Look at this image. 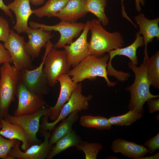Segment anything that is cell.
I'll return each mask as SVG.
<instances>
[{
	"instance_id": "603a6c76",
	"label": "cell",
	"mask_w": 159,
	"mask_h": 159,
	"mask_svg": "<svg viewBox=\"0 0 159 159\" xmlns=\"http://www.w3.org/2000/svg\"><path fill=\"white\" fill-rule=\"evenodd\" d=\"M81 138L72 130L58 140L49 153L47 159H52L65 150L72 147H76L82 141Z\"/></svg>"
},
{
	"instance_id": "7402d4cb",
	"label": "cell",
	"mask_w": 159,
	"mask_h": 159,
	"mask_svg": "<svg viewBox=\"0 0 159 159\" xmlns=\"http://www.w3.org/2000/svg\"><path fill=\"white\" fill-rule=\"evenodd\" d=\"M78 111H75L68 115L67 117L62 120L61 123L53 129L49 138V143H55L58 140L72 130L73 125L79 118Z\"/></svg>"
},
{
	"instance_id": "7c38bea8",
	"label": "cell",
	"mask_w": 159,
	"mask_h": 159,
	"mask_svg": "<svg viewBox=\"0 0 159 159\" xmlns=\"http://www.w3.org/2000/svg\"><path fill=\"white\" fill-rule=\"evenodd\" d=\"M16 96L18 99V104L14 111L15 116L32 114L42 106L47 105L43 95L31 92L21 81Z\"/></svg>"
},
{
	"instance_id": "d4e9b609",
	"label": "cell",
	"mask_w": 159,
	"mask_h": 159,
	"mask_svg": "<svg viewBox=\"0 0 159 159\" xmlns=\"http://www.w3.org/2000/svg\"><path fill=\"white\" fill-rule=\"evenodd\" d=\"M107 2L106 0H86L85 5L86 11L94 14L104 26L107 25L109 22L105 12Z\"/></svg>"
},
{
	"instance_id": "52a82bcc",
	"label": "cell",
	"mask_w": 159,
	"mask_h": 159,
	"mask_svg": "<svg viewBox=\"0 0 159 159\" xmlns=\"http://www.w3.org/2000/svg\"><path fill=\"white\" fill-rule=\"evenodd\" d=\"M50 112L49 107L44 106L32 114L15 116L8 114L3 118L11 123L20 126L24 130L30 146L41 143V141L36 136L39 127L40 119L42 116L45 115L49 117Z\"/></svg>"
},
{
	"instance_id": "5bb4252c",
	"label": "cell",
	"mask_w": 159,
	"mask_h": 159,
	"mask_svg": "<svg viewBox=\"0 0 159 159\" xmlns=\"http://www.w3.org/2000/svg\"><path fill=\"white\" fill-rule=\"evenodd\" d=\"M51 32H47L40 28L29 27L26 33L29 40L24 45L25 51L31 58L38 57L42 48L45 47L48 42L53 37Z\"/></svg>"
},
{
	"instance_id": "d6a6232c",
	"label": "cell",
	"mask_w": 159,
	"mask_h": 159,
	"mask_svg": "<svg viewBox=\"0 0 159 159\" xmlns=\"http://www.w3.org/2000/svg\"><path fill=\"white\" fill-rule=\"evenodd\" d=\"M7 62L13 63L9 52L0 42V64Z\"/></svg>"
},
{
	"instance_id": "836d02e7",
	"label": "cell",
	"mask_w": 159,
	"mask_h": 159,
	"mask_svg": "<svg viewBox=\"0 0 159 159\" xmlns=\"http://www.w3.org/2000/svg\"><path fill=\"white\" fill-rule=\"evenodd\" d=\"M146 102L149 108V112L152 113L159 111V97L149 99L146 101Z\"/></svg>"
},
{
	"instance_id": "8992f818",
	"label": "cell",
	"mask_w": 159,
	"mask_h": 159,
	"mask_svg": "<svg viewBox=\"0 0 159 159\" xmlns=\"http://www.w3.org/2000/svg\"><path fill=\"white\" fill-rule=\"evenodd\" d=\"M82 85L81 82L78 83L77 87L73 91L69 100L64 105L58 118L52 122H49V116H43L42 119L40 127L42 130H46L51 132L59 122L63 120L71 113L75 111H81L88 109V102L91 100L92 96L90 95L85 96L82 95Z\"/></svg>"
},
{
	"instance_id": "ba28073f",
	"label": "cell",
	"mask_w": 159,
	"mask_h": 159,
	"mask_svg": "<svg viewBox=\"0 0 159 159\" xmlns=\"http://www.w3.org/2000/svg\"><path fill=\"white\" fill-rule=\"evenodd\" d=\"M30 26L33 28H40L47 32L58 31L60 34V38L53 47L57 49L64 48L67 44L69 45L73 39L79 36L84 29L85 23L82 22L69 23L61 21L52 26L39 24L33 21L29 22Z\"/></svg>"
},
{
	"instance_id": "ffe728a7",
	"label": "cell",
	"mask_w": 159,
	"mask_h": 159,
	"mask_svg": "<svg viewBox=\"0 0 159 159\" xmlns=\"http://www.w3.org/2000/svg\"><path fill=\"white\" fill-rule=\"evenodd\" d=\"M86 0H69L54 17L62 21L75 23L88 13L85 10Z\"/></svg>"
},
{
	"instance_id": "8fae6325",
	"label": "cell",
	"mask_w": 159,
	"mask_h": 159,
	"mask_svg": "<svg viewBox=\"0 0 159 159\" xmlns=\"http://www.w3.org/2000/svg\"><path fill=\"white\" fill-rule=\"evenodd\" d=\"M44 136V141L39 144L31 146L24 151L20 149L21 141L18 140L15 145L8 154L9 159H44L51 150L54 145L49 141L50 132L46 130H42Z\"/></svg>"
},
{
	"instance_id": "277c9868",
	"label": "cell",
	"mask_w": 159,
	"mask_h": 159,
	"mask_svg": "<svg viewBox=\"0 0 159 159\" xmlns=\"http://www.w3.org/2000/svg\"><path fill=\"white\" fill-rule=\"evenodd\" d=\"M0 115L8 114L11 104L15 100L20 82V70L9 62L3 64L0 69Z\"/></svg>"
},
{
	"instance_id": "9a60e30c",
	"label": "cell",
	"mask_w": 159,
	"mask_h": 159,
	"mask_svg": "<svg viewBox=\"0 0 159 159\" xmlns=\"http://www.w3.org/2000/svg\"><path fill=\"white\" fill-rule=\"evenodd\" d=\"M60 85V93L57 101L53 107H49L50 119L54 121L59 117L64 105L69 100L72 93L77 87L78 83H74L67 74L59 76L57 79Z\"/></svg>"
},
{
	"instance_id": "4fadbf2b",
	"label": "cell",
	"mask_w": 159,
	"mask_h": 159,
	"mask_svg": "<svg viewBox=\"0 0 159 159\" xmlns=\"http://www.w3.org/2000/svg\"><path fill=\"white\" fill-rule=\"evenodd\" d=\"M90 20L85 23V27L81 34L75 41L64 47L66 52L68 63L73 67L89 55L87 41Z\"/></svg>"
},
{
	"instance_id": "4316f807",
	"label": "cell",
	"mask_w": 159,
	"mask_h": 159,
	"mask_svg": "<svg viewBox=\"0 0 159 159\" xmlns=\"http://www.w3.org/2000/svg\"><path fill=\"white\" fill-rule=\"evenodd\" d=\"M147 75L151 84L159 89V51L147 59Z\"/></svg>"
},
{
	"instance_id": "44dd1931",
	"label": "cell",
	"mask_w": 159,
	"mask_h": 159,
	"mask_svg": "<svg viewBox=\"0 0 159 159\" xmlns=\"http://www.w3.org/2000/svg\"><path fill=\"white\" fill-rule=\"evenodd\" d=\"M0 135L9 139H17L21 141V148L24 151L30 147L29 140L24 130L20 126L10 123L3 118Z\"/></svg>"
},
{
	"instance_id": "cb8c5ba5",
	"label": "cell",
	"mask_w": 159,
	"mask_h": 159,
	"mask_svg": "<svg viewBox=\"0 0 159 159\" xmlns=\"http://www.w3.org/2000/svg\"><path fill=\"white\" fill-rule=\"evenodd\" d=\"M69 0H48L42 7L32 9L33 14L40 18L47 16L54 17L55 15L63 9Z\"/></svg>"
},
{
	"instance_id": "30bf717a",
	"label": "cell",
	"mask_w": 159,
	"mask_h": 159,
	"mask_svg": "<svg viewBox=\"0 0 159 159\" xmlns=\"http://www.w3.org/2000/svg\"><path fill=\"white\" fill-rule=\"evenodd\" d=\"M45 53L39 66L33 70L27 69L20 70V81L31 92L42 95L48 94L49 92L46 76L43 69Z\"/></svg>"
},
{
	"instance_id": "74e56055",
	"label": "cell",
	"mask_w": 159,
	"mask_h": 159,
	"mask_svg": "<svg viewBox=\"0 0 159 159\" xmlns=\"http://www.w3.org/2000/svg\"><path fill=\"white\" fill-rule=\"evenodd\" d=\"M159 158V153H158L156 154L149 157L145 156L141 158L140 159H158Z\"/></svg>"
},
{
	"instance_id": "2e32d148",
	"label": "cell",
	"mask_w": 159,
	"mask_h": 159,
	"mask_svg": "<svg viewBox=\"0 0 159 159\" xmlns=\"http://www.w3.org/2000/svg\"><path fill=\"white\" fill-rule=\"evenodd\" d=\"M140 34L139 31L137 32L135 40L130 45L124 48L112 50L108 52L110 59L107 67V75L115 77L119 74V71L115 70L111 64L112 59L116 55H124L128 57L132 63L137 65L138 62L136 55L137 49L138 47L144 46L143 37Z\"/></svg>"
},
{
	"instance_id": "e0dca14e",
	"label": "cell",
	"mask_w": 159,
	"mask_h": 159,
	"mask_svg": "<svg viewBox=\"0 0 159 159\" xmlns=\"http://www.w3.org/2000/svg\"><path fill=\"white\" fill-rule=\"evenodd\" d=\"M134 19L138 25L140 33L143 35L145 46L143 61H145L149 58L147 50L148 43L152 42L155 37L157 40L159 39V18L149 19L142 13H140L135 16Z\"/></svg>"
},
{
	"instance_id": "f35d334b",
	"label": "cell",
	"mask_w": 159,
	"mask_h": 159,
	"mask_svg": "<svg viewBox=\"0 0 159 159\" xmlns=\"http://www.w3.org/2000/svg\"><path fill=\"white\" fill-rule=\"evenodd\" d=\"M3 117L0 115V129L1 128L2 126V120Z\"/></svg>"
},
{
	"instance_id": "ab89813d",
	"label": "cell",
	"mask_w": 159,
	"mask_h": 159,
	"mask_svg": "<svg viewBox=\"0 0 159 159\" xmlns=\"http://www.w3.org/2000/svg\"><path fill=\"white\" fill-rule=\"evenodd\" d=\"M159 116V115H157L155 117V118L157 120H159L158 119V118H159V117H158Z\"/></svg>"
},
{
	"instance_id": "83f0119b",
	"label": "cell",
	"mask_w": 159,
	"mask_h": 159,
	"mask_svg": "<svg viewBox=\"0 0 159 159\" xmlns=\"http://www.w3.org/2000/svg\"><path fill=\"white\" fill-rule=\"evenodd\" d=\"M144 113L134 110H129L125 114L117 116H112L108 118L112 125L128 126L142 117Z\"/></svg>"
},
{
	"instance_id": "6da1fadb",
	"label": "cell",
	"mask_w": 159,
	"mask_h": 159,
	"mask_svg": "<svg viewBox=\"0 0 159 159\" xmlns=\"http://www.w3.org/2000/svg\"><path fill=\"white\" fill-rule=\"evenodd\" d=\"M89 29L91 33L88 45L89 55L100 57L106 52L124 46V42L120 33L107 32L97 19L90 21Z\"/></svg>"
},
{
	"instance_id": "d6986e66",
	"label": "cell",
	"mask_w": 159,
	"mask_h": 159,
	"mask_svg": "<svg viewBox=\"0 0 159 159\" xmlns=\"http://www.w3.org/2000/svg\"><path fill=\"white\" fill-rule=\"evenodd\" d=\"M110 148L114 153H121L129 158L140 159L148 153L147 147L120 138L112 141Z\"/></svg>"
},
{
	"instance_id": "d590c367",
	"label": "cell",
	"mask_w": 159,
	"mask_h": 159,
	"mask_svg": "<svg viewBox=\"0 0 159 159\" xmlns=\"http://www.w3.org/2000/svg\"><path fill=\"white\" fill-rule=\"evenodd\" d=\"M135 4L136 10L140 13L141 10L140 4L143 6H144L145 4V1L144 0H135Z\"/></svg>"
},
{
	"instance_id": "7a4b0ae2",
	"label": "cell",
	"mask_w": 159,
	"mask_h": 159,
	"mask_svg": "<svg viewBox=\"0 0 159 159\" xmlns=\"http://www.w3.org/2000/svg\"><path fill=\"white\" fill-rule=\"evenodd\" d=\"M147 60L143 61L139 67L129 62V68L133 72L135 78L133 83L127 87L126 90L130 92V99L127 107L129 110H134L144 113L143 105L149 99L159 97L150 92L151 85L147 75Z\"/></svg>"
},
{
	"instance_id": "484cf974",
	"label": "cell",
	"mask_w": 159,
	"mask_h": 159,
	"mask_svg": "<svg viewBox=\"0 0 159 159\" xmlns=\"http://www.w3.org/2000/svg\"><path fill=\"white\" fill-rule=\"evenodd\" d=\"M79 122L84 127L100 130H109L112 125L108 118L101 116L83 115L80 117Z\"/></svg>"
},
{
	"instance_id": "f1b7e54d",
	"label": "cell",
	"mask_w": 159,
	"mask_h": 159,
	"mask_svg": "<svg viewBox=\"0 0 159 159\" xmlns=\"http://www.w3.org/2000/svg\"><path fill=\"white\" fill-rule=\"evenodd\" d=\"M76 147L77 150L84 153L86 159H96L103 146L100 143H90L82 140Z\"/></svg>"
},
{
	"instance_id": "9c48e42d",
	"label": "cell",
	"mask_w": 159,
	"mask_h": 159,
	"mask_svg": "<svg viewBox=\"0 0 159 159\" xmlns=\"http://www.w3.org/2000/svg\"><path fill=\"white\" fill-rule=\"evenodd\" d=\"M25 43L24 37L11 29L8 39L4 45L10 54L14 65L20 70H31L33 67L31 57L25 51Z\"/></svg>"
},
{
	"instance_id": "3957f363",
	"label": "cell",
	"mask_w": 159,
	"mask_h": 159,
	"mask_svg": "<svg viewBox=\"0 0 159 159\" xmlns=\"http://www.w3.org/2000/svg\"><path fill=\"white\" fill-rule=\"evenodd\" d=\"M109 59L108 54L100 57L89 55L69 70L67 74L76 84L86 79L95 80L100 77L105 79L108 87H113L117 82H111L108 78L107 67Z\"/></svg>"
},
{
	"instance_id": "5b68a950",
	"label": "cell",
	"mask_w": 159,
	"mask_h": 159,
	"mask_svg": "<svg viewBox=\"0 0 159 159\" xmlns=\"http://www.w3.org/2000/svg\"><path fill=\"white\" fill-rule=\"evenodd\" d=\"M53 45L49 40L45 46L46 54L43 69L48 85L51 87L55 86L58 77L67 74L70 67L65 50H58L53 47Z\"/></svg>"
},
{
	"instance_id": "ac0fdd59",
	"label": "cell",
	"mask_w": 159,
	"mask_h": 159,
	"mask_svg": "<svg viewBox=\"0 0 159 159\" xmlns=\"http://www.w3.org/2000/svg\"><path fill=\"white\" fill-rule=\"evenodd\" d=\"M7 6L14 12L16 17V22L13 27V29L18 34L26 33L29 27L28 19L33 14L29 0H14Z\"/></svg>"
},
{
	"instance_id": "f546056e",
	"label": "cell",
	"mask_w": 159,
	"mask_h": 159,
	"mask_svg": "<svg viewBox=\"0 0 159 159\" xmlns=\"http://www.w3.org/2000/svg\"><path fill=\"white\" fill-rule=\"evenodd\" d=\"M18 140L15 139H6L0 135V158L9 159L8 153Z\"/></svg>"
},
{
	"instance_id": "4dcf8cb0",
	"label": "cell",
	"mask_w": 159,
	"mask_h": 159,
	"mask_svg": "<svg viewBox=\"0 0 159 159\" xmlns=\"http://www.w3.org/2000/svg\"><path fill=\"white\" fill-rule=\"evenodd\" d=\"M11 29L9 23L3 17L0 16V42H4L7 40Z\"/></svg>"
},
{
	"instance_id": "8d00e7d4",
	"label": "cell",
	"mask_w": 159,
	"mask_h": 159,
	"mask_svg": "<svg viewBox=\"0 0 159 159\" xmlns=\"http://www.w3.org/2000/svg\"><path fill=\"white\" fill-rule=\"evenodd\" d=\"M30 2L34 6H38L43 4L44 0H29Z\"/></svg>"
},
{
	"instance_id": "1f68e13d",
	"label": "cell",
	"mask_w": 159,
	"mask_h": 159,
	"mask_svg": "<svg viewBox=\"0 0 159 159\" xmlns=\"http://www.w3.org/2000/svg\"><path fill=\"white\" fill-rule=\"evenodd\" d=\"M148 149V153H153L156 150L159 149V133L156 135L148 140L144 143Z\"/></svg>"
},
{
	"instance_id": "e575fe53",
	"label": "cell",
	"mask_w": 159,
	"mask_h": 159,
	"mask_svg": "<svg viewBox=\"0 0 159 159\" xmlns=\"http://www.w3.org/2000/svg\"><path fill=\"white\" fill-rule=\"evenodd\" d=\"M0 9L3 10L5 14L9 16L12 21L14 22L13 16L11 11L9 9L7 5L4 4L2 0H0Z\"/></svg>"
}]
</instances>
